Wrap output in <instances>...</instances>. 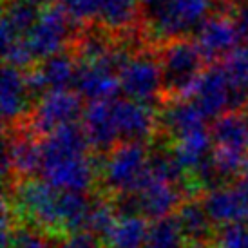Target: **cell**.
Instances as JSON below:
<instances>
[{
    "label": "cell",
    "mask_w": 248,
    "mask_h": 248,
    "mask_svg": "<svg viewBox=\"0 0 248 248\" xmlns=\"http://www.w3.org/2000/svg\"><path fill=\"white\" fill-rule=\"evenodd\" d=\"M42 169L44 181L63 192H87L100 165L89 156L91 145L82 124H71L56 129L42 140Z\"/></svg>",
    "instance_id": "1"
},
{
    "label": "cell",
    "mask_w": 248,
    "mask_h": 248,
    "mask_svg": "<svg viewBox=\"0 0 248 248\" xmlns=\"http://www.w3.org/2000/svg\"><path fill=\"white\" fill-rule=\"evenodd\" d=\"M151 152L145 141H122L107 152L100 163V178L105 190L116 198L136 194L149 176Z\"/></svg>",
    "instance_id": "2"
},
{
    "label": "cell",
    "mask_w": 248,
    "mask_h": 248,
    "mask_svg": "<svg viewBox=\"0 0 248 248\" xmlns=\"http://www.w3.org/2000/svg\"><path fill=\"white\" fill-rule=\"evenodd\" d=\"M60 196L62 190L51 186L44 179H20L13 190V208L42 232L63 234Z\"/></svg>",
    "instance_id": "3"
},
{
    "label": "cell",
    "mask_w": 248,
    "mask_h": 248,
    "mask_svg": "<svg viewBox=\"0 0 248 248\" xmlns=\"http://www.w3.org/2000/svg\"><path fill=\"white\" fill-rule=\"evenodd\" d=\"M165 91L170 96L183 98L186 91L200 78L205 65V56L200 51L196 40L176 38L169 40L158 55Z\"/></svg>",
    "instance_id": "4"
},
{
    "label": "cell",
    "mask_w": 248,
    "mask_h": 248,
    "mask_svg": "<svg viewBox=\"0 0 248 248\" xmlns=\"http://www.w3.org/2000/svg\"><path fill=\"white\" fill-rule=\"evenodd\" d=\"M131 58L124 46H116L112 55L98 62H78L75 91L87 102H110L122 93L120 69Z\"/></svg>",
    "instance_id": "5"
},
{
    "label": "cell",
    "mask_w": 248,
    "mask_h": 248,
    "mask_svg": "<svg viewBox=\"0 0 248 248\" xmlns=\"http://www.w3.org/2000/svg\"><path fill=\"white\" fill-rule=\"evenodd\" d=\"M214 0H165L149 18L151 31L159 40L185 38L210 16Z\"/></svg>",
    "instance_id": "6"
},
{
    "label": "cell",
    "mask_w": 248,
    "mask_h": 248,
    "mask_svg": "<svg viewBox=\"0 0 248 248\" xmlns=\"http://www.w3.org/2000/svg\"><path fill=\"white\" fill-rule=\"evenodd\" d=\"M181 100H190L196 104L207 120H216L230 110H239L234 87L223 63H216L203 71Z\"/></svg>",
    "instance_id": "7"
},
{
    "label": "cell",
    "mask_w": 248,
    "mask_h": 248,
    "mask_svg": "<svg viewBox=\"0 0 248 248\" xmlns=\"http://www.w3.org/2000/svg\"><path fill=\"white\" fill-rule=\"evenodd\" d=\"M83 109L82 96L76 91H49L38 98L35 109L29 114L31 132L47 136L65 125L78 124L83 116Z\"/></svg>",
    "instance_id": "8"
},
{
    "label": "cell",
    "mask_w": 248,
    "mask_h": 248,
    "mask_svg": "<svg viewBox=\"0 0 248 248\" xmlns=\"http://www.w3.org/2000/svg\"><path fill=\"white\" fill-rule=\"evenodd\" d=\"M120 83L125 98L151 105L159 98L161 89H165L159 58L149 51L131 55L120 69Z\"/></svg>",
    "instance_id": "9"
},
{
    "label": "cell",
    "mask_w": 248,
    "mask_h": 248,
    "mask_svg": "<svg viewBox=\"0 0 248 248\" xmlns=\"http://www.w3.org/2000/svg\"><path fill=\"white\" fill-rule=\"evenodd\" d=\"M73 24L75 22L67 16L60 4L47 6L44 11H40L36 24L26 36L35 60H46L58 53H63L67 42L73 36Z\"/></svg>",
    "instance_id": "10"
},
{
    "label": "cell",
    "mask_w": 248,
    "mask_h": 248,
    "mask_svg": "<svg viewBox=\"0 0 248 248\" xmlns=\"http://www.w3.org/2000/svg\"><path fill=\"white\" fill-rule=\"evenodd\" d=\"M194 40L198 44L207 62L227 58L239 47L243 36L232 15H210L207 20L196 29Z\"/></svg>",
    "instance_id": "11"
},
{
    "label": "cell",
    "mask_w": 248,
    "mask_h": 248,
    "mask_svg": "<svg viewBox=\"0 0 248 248\" xmlns=\"http://www.w3.org/2000/svg\"><path fill=\"white\" fill-rule=\"evenodd\" d=\"M78 62L69 53H58L42 60L36 67L26 71L29 91L33 96H44L49 91H65L75 87Z\"/></svg>",
    "instance_id": "12"
},
{
    "label": "cell",
    "mask_w": 248,
    "mask_h": 248,
    "mask_svg": "<svg viewBox=\"0 0 248 248\" xmlns=\"http://www.w3.org/2000/svg\"><path fill=\"white\" fill-rule=\"evenodd\" d=\"M186 196L185 186L174 185L170 181L147 176L143 185L138 188V192L134 194L138 212L143 217L149 219H161L172 216L174 210H178L183 203V198Z\"/></svg>",
    "instance_id": "13"
},
{
    "label": "cell",
    "mask_w": 248,
    "mask_h": 248,
    "mask_svg": "<svg viewBox=\"0 0 248 248\" xmlns=\"http://www.w3.org/2000/svg\"><path fill=\"white\" fill-rule=\"evenodd\" d=\"M114 120L122 141H145L156 131L159 118L152 105L136 102L131 98H122L112 102Z\"/></svg>",
    "instance_id": "14"
},
{
    "label": "cell",
    "mask_w": 248,
    "mask_h": 248,
    "mask_svg": "<svg viewBox=\"0 0 248 248\" xmlns=\"http://www.w3.org/2000/svg\"><path fill=\"white\" fill-rule=\"evenodd\" d=\"M42 169V145L29 132H13L4 140V178H31Z\"/></svg>",
    "instance_id": "15"
},
{
    "label": "cell",
    "mask_w": 248,
    "mask_h": 248,
    "mask_svg": "<svg viewBox=\"0 0 248 248\" xmlns=\"http://www.w3.org/2000/svg\"><path fill=\"white\" fill-rule=\"evenodd\" d=\"M112 102H89L83 109L82 129L91 149L98 152H109L118 143H122L120 132L114 120Z\"/></svg>",
    "instance_id": "16"
},
{
    "label": "cell",
    "mask_w": 248,
    "mask_h": 248,
    "mask_svg": "<svg viewBox=\"0 0 248 248\" xmlns=\"http://www.w3.org/2000/svg\"><path fill=\"white\" fill-rule=\"evenodd\" d=\"M203 207L214 225H232L248 221V208L239 186L217 185L208 188L203 196Z\"/></svg>",
    "instance_id": "17"
},
{
    "label": "cell",
    "mask_w": 248,
    "mask_h": 248,
    "mask_svg": "<svg viewBox=\"0 0 248 248\" xmlns=\"http://www.w3.org/2000/svg\"><path fill=\"white\" fill-rule=\"evenodd\" d=\"M31 91L28 85L26 71L11 65H4L0 83V107L2 118L7 125H15L29 112Z\"/></svg>",
    "instance_id": "18"
},
{
    "label": "cell",
    "mask_w": 248,
    "mask_h": 248,
    "mask_svg": "<svg viewBox=\"0 0 248 248\" xmlns=\"http://www.w3.org/2000/svg\"><path fill=\"white\" fill-rule=\"evenodd\" d=\"M210 134L216 149L232 151L248 156V114L230 110L214 120Z\"/></svg>",
    "instance_id": "19"
},
{
    "label": "cell",
    "mask_w": 248,
    "mask_h": 248,
    "mask_svg": "<svg viewBox=\"0 0 248 248\" xmlns=\"http://www.w3.org/2000/svg\"><path fill=\"white\" fill-rule=\"evenodd\" d=\"M212 151L214 140L207 125L176 136V143L172 147V152L179 165L188 172H194L205 159L210 158Z\"/></svg>",
    "instance_id": "20"
},
{
    "label": "cell",
    "mask_w": 248,
    "mask_h": 248,
    "mask_svg": "<svg viewBox=\"0 0 248 248\" xmlns=\"http://www.w3.org/2000/svg\"><path fill=\"white\" fill-rule=\"evenodd\" d=\"M40 16L38 6L31 4L28 0H9L4 7V16H2V47L16 40H22L29 35Z\"/></svg>",
    "instance_id": "21"
},
{
    "label": "cell",
    "mask_w": 248,
    "mask_h": 248,
    "mask_svg": "<svg viewBox=\"0 0 248 248\" xmlns=\"http://www.w3.org/2000/svg\"><path fill=\"white\" fill-rule=\"evenodd\" d=\"M174 217L178 219L179 228L188 243H210L212 241V221L200 201H183L176 210Z\"/></svg>",
    "instance_id": "22"
},
{
    "label": "cell",
    "mask_w": 248,
    "mask_h": 248,
    "mask_svg": "<svg viewBox=\"0 0 248 248\" xmlns=\"http://www.w3.org/2000/svg\"><path fill=\"white\" fill-rule=\"evenodd\" d=\"M159 122H161V127L176 138L179 134H185L192 129L205 127L207 118L203 116V112L190 100L178 98L176 102L172 100L165 109L161 110Z\"/></svg>",
    "instance_id": "23"
},
{
    "label": "cell",
    "mask_w": 248,
    "mask_h": 248,
    "mask_svg": "<svg viewBox=\"0 0 248 248\" xmlns=\"http://www.w3.org/2000/svg\"><path fill=\"white\" fill-rule=\"evenodd\" d=\"M149 225L151 223H147V219L140 214H120L116 225L105 237V241L109 243V248H143L147 243Z\"/></svg>",
    "instance_id": "24"
},
{
    "label": "cell",
    "mask_w": 248,
    "mask_h": 248,
    "mask_svg": "<svg viewBox=\"0 0 248 248\" xmlns=\"http://www.w3.org/2000/svg\"><path fill=\"white\" fill-rule=\"evenodd\" d=\"M93 201L85 192H63L60 196V212H62L63 234H73L87 230V219Z\"/></svg>",
    "instance_id": "25"
},
{
    "label": "cell",
    "mask_w": 248,
    "mask_h": 248,
    "mask_svg": "<svg viewBox=\"0 0 248 248\" xmlns=\"http://www.w3.org/2000/svg\"><path fill=\"white\" fill-rule=\"evenodd\" d=\"M186 239L174 216L154 219L149 225L145 248H186Z\"/></svg>",
    "instance_id": "26"
},
{
    "label": "cell",
    "mask_w": 248,
    "mask_h": 248,
    "mask_svg": "<svg viewBox=\"0 0 248 248\" xmlns=\"http://www.w3.org/2000/svg\"><path fill=\"white\" fill-rule=\"evenodd\" d=\"M223 67L234 87L237 107L241 109L248 104V56L243 47H237L232 55H228L223 62Z\"/></svg>",
    "instance_id": "27"
},
{
    "label": "cell",
    "mask_w": 248,
    "mask_h": 248,
    "mask_svg": "<svg viewBox=\"0 0 248 248\" xmlns=\"http://www.w3.org/2000/svg\"><path fill=\"white\" fill-rule=\"evenodd\" d=\"M118 217H120V210L114 203L109 201H94L89 212V219H87V230L96 234L98 237H107L112 227L116 225Z\"/></svg>",
    "instance_id": "28"
},
{
    "label": "cell",
    "mask_w": 248,
    "mask_h": 248,
    "mask_svg": "<svg viewBox=\"0 0 248 248\" xmlns=\"http://www.w3.org/2000/svg\"><path fill=\"white\" fill-rule=\"evenodd\" d=\"M105 0H58V4L75 24L100 20Z\"/></svg>",
    "instance_id": "29"
},
{
    "label": "cell",
    "mask_w": 248,
    "mask_h": 248,
    "mask_svg": "<svg viewBox=\"0 0 248 248\" xmlns=\"http://www.w3.org/2000/svg\"><path fill=\"white\" fill-rule=\"evenodd\" d=\"M212 248H248V223H232L212 237Z\"/></svg>",
    "instance_id": "30"
},
{
    "label": "cell",
    "mask_w": 248,
    "mask_h": 248,
    "mask_svg": "<svg viewBox=\"0 0 248 248\" xmlns=\"http://www.w3.org/2000/svg\"><path fill=\"white\" fill-rule=\"evenodd\" d=\"M9 248H55L42 230L33 228H18L13 235Z\"/></svg>",
    "instance_id": "31"
},
{
    "label": "cell",
    "mask_w": 248,
    "mask_h": 248,
    "mask_svg": "<svg viewBox=\"0 0 248 248\" xmlns=\"http://www.w3.org/2000/svg\"><path fill=\"white\" fill-rule=\"evenodd\" d=\"M60 248H102V237L89 230H80L67 234Z\"/></svg>",
    "instance_id": "32"
},
{
    "label": "cell",
    "mask_w": 248,
    "mask_h": 248,
    "mask_svg": "<svg viewBox=\"0 0 248 248\" xmlns=\"http://www.w3.org/2000/svg\"><path fill=\"white\" fill-rule=\"evenodd\" d=\"M241 176V179H239V190H241V194L245 196V201H247V208H248V158L247 161H245V167H243V172L239 174Z\"/></svg>",
    "instance_id": "33"
},
{
    "label": "cell",
    "mask_w": 248,
    "mask_h": 248,
    "mask_svg": "<svg viewBox=\"0 0 248 248\" xmlns=\"http://www.w3.org/2000/svg\"><path fill=\"white\" fill-rule=\"evenodd\" d=\"M165 0H141V6L145 9V15H147V18H151L152 15L158 11L161 4H163Z\"/></svg>",
    "instance_id": "34"
},
{
    "label": "cell",
    "mask_w": 248,
    "mask_h": 248,
    "mask_svg": "<svg viewBox=\"0 0 248 248\" xmlns=\"http://www.w3.org/2000/svg\"><path fill=\"white\" fill-rule=\"evenodd\" d=\"M186 248H212V241L210 243H188Z\"/></svg>",
    "instance_id": "35"
},
{
    "label": "cell",
    "mask_w": 248,
    "mask_h": 248,
    "mask_svg": "<svg viewBox=\"0 0 248 248\" xmlns=\"http://www.w3.org/2000/svg\"><path fill=\"white\" fill-rule=\"evenodd\" d=\"M28 2H31V4H35V6H51V0H28Z\"/></svg>",
    "instance_id": "36"
},
{
    "label": "cell",
    "mask_w": 248,
    "mask_h": 248,
    "mask_svg": "<svg viewBox=\"0 0 248 248\" xmlns=\"http://www.w3.org/2000/svg\"><path fill=\"white\" fill-rule=\"evenodd\" d=\"M124 2H127V4H131V6H136V7H138V4L141 2V0H124Z\"/></svg>",
    "instance_id": "37"
},
{
    "label": "cell",
    "mask_w": 248,
    "mask_h": 248,
    "mask_svg": "<svg viewBox=\"0 0 248 248\" xmlns=\"http://www.w3.org/2000/svg\"><path fill=\"white\" fill-rule=\"evenodd\" d=\"M243 51L247 53V56H248V42H245V46H243Z\"/></svg>",
    "instance_id": "38"
}]
</instances>
